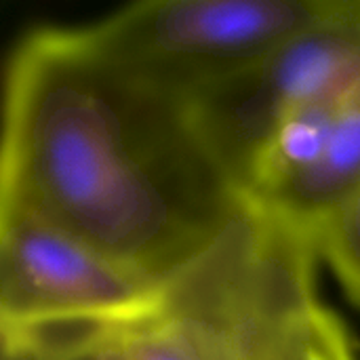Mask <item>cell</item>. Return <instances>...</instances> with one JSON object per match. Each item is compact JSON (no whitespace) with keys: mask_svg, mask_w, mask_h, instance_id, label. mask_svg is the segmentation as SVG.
<instances>
[{"mask_svg":"<svg viewBox=\"0 0 360 360\" xmlns=\"http://www.w3.org/2000/svg\"><path fill=\"white\" fill-rule=\"evenodd\" d=\"M0 202L169 281L238 215L188 97L129 72L80 27H36L4 76Z\"/></svg>","mask_w":360,"mask_h":360,"instance_id":"6da1fadb","label":"cell"},{"mask_svg":"<svg viewBox=\"0 0 360 360\" xmlns=\"http://www.w3.org/2000/svg\"><path fill=\"white\" fill-rule=\"evenodd\" d=\"M316 240L243 200L173 274L152 312L116 327L131 360H283L321 306Z\"/></svg>","mask_w":360,"mask_h":360,"instance_id":"7a4b0ae2","label":"cell"},{"mask_svg":"<svg viewBox=\"0 0 360 360\" xmlns=\"http://www.w3.org/2000/svg\"><path fill=\"white\" fill-rule=\"evenodd\" d=\"M348 0H143L82 25L99 53L181 97L228 80Z\"/></svg>","mask_w":360,"mask_h":360,"instance_id":"3957f363","label":"cell"},{"mask_svg":"<svg viewBox=\"0 0 360 360\" xmlns=\"http://www.w3.org/2000/svg\"><path fill=\"white\" fill-rule=\"evenodd\" d=\"M165 283L0 202L2 338L63 327H127L154 310Z\"/></svg>","mask_w":360,"mask_h":360,"instance_id":"277c9868","label":"cell"},{"mask_svg":"<svg viewBox=\"0 0 360 360\" xmlns=\"http://www.w3.org/2000/svg\"><path fill=\"white\" fill-rule=\"evenodd\" d=\"M360 68V0L278 44L245 72L188 97L205 146L240 184L276 129Z\"/></svg>","mask_w":360,"mask_h":360,"instance_id":"5b68a950","label":"cell"},{"mask_svg":"<svg viewBox=\"0 0 360 360\" xmlns=\"http://www.w3.org/2000/svg\"><path fill=\"white\" fill-rule=\"evenodd\" d=\"M360 184V68L289 116L247 171L240 194L257 211L316 240Z\"/></svg>","mask_w":360,"mask_h":360,"instance_id":"8992f818","label":"cell"},{"mask_svg":"<svg viewBox=\"0 0 360 360\" xmlns=\"http://www.w3.org/2000/svg\"><path fill=\"white\" fill-rule=\"evenodd\" d=\"M2 360H131L116 329L63 327L2 338Z\"/></svg>","mask_w":360,"mask_h":360,"instance_id":"52a82bcc","label":"cell"},{"mask_svg":"<svg viewBox=\"0 0 360 360\" xmlns=\"http://www.w3.org/2000/svg\"><path fill=\"white\" fill-rule=\"evenodd\" d=\"M316 249L346 297L360 308V184L319 228Z\"/></svg>","mask_w":360,"mask_h":360,"instance_id":"ba28073f","label":"cell"},{"mask_svg":"<svg viewBox=\"0 0 360 360\" xmlns=\"http://www.w3.org/2000/svg\"><path fill=\"white\" fill-rule=\"evenodd\" d=\"M283 360H359V356L340 319L321 304L304 323Z\"/></svg>","mask_w":360,"mask_h":360,"instance_id":"9c48e42d","label":"cell"}]
</instances>
